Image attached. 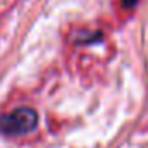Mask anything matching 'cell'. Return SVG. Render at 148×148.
I'll return each instance as SVG.
<instances>
[{"label":"cell","instance_id":"7a4b0ae2","mask_svg":"<svg viewBox=\"0 0 148 148\" xmlns=\"http://www.w3.org/2000/svg\"><path fill=\"white\" fill-rule=\"evenodd\" d=\"M136 2H139V0H122L124 7H134V5H136Z\"/></svg>","mask_w":148,"mask_h":148},{"label":"cell","instance_id":"6da1fadb","mask_svg":"<svg viewBox=\"0 0 148 148\" xmlns=\"http://www.w3.org/2000/svg\"><path fill=\"white\" fill-rule=\"evenodd\" d=\"M38 117L32 108H16L0 117V132L7 136H21L35 129Z\"/></svg>","mask_w":148,"mask_h":148}]
</instances>
